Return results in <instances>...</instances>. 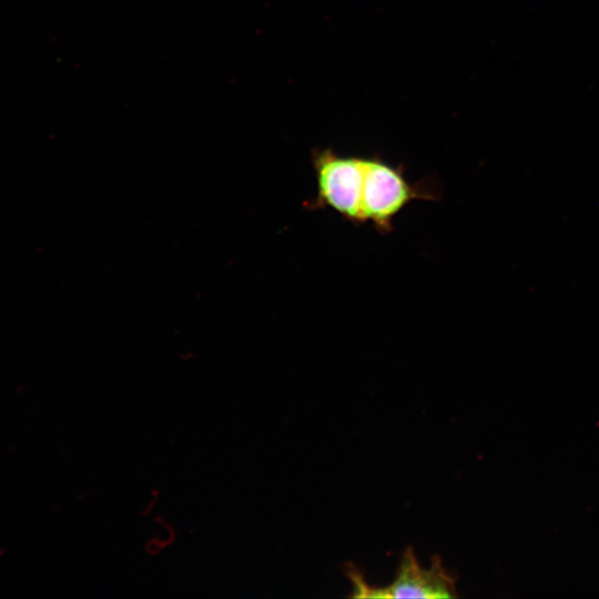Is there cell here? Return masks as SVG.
Here are the masks:
<instances>
[{"mask_svg": "<svg viewBox=\"0 0 599 599\" xmlns=\"http://www.w3.org/2000/svg\"><path fill=\"white\" fill-rule=\"evenodd\" d=\"M436 182L412 183L403 165L395 166L379 156L364 158L361 195L363 225L370 224L380 234L393 231V220L413 201H437Z\"/></svg>", "mask_w": 599, "mask_h": 599, "instance_id": "6da1fadb", "label": "cell"}, {"mask_svg": "<svg viewBox=\"0 0 599 599\" xmlns=\"http://www.w3.org/2000/svg\"><path fill=\"white\" fill-rule=\"evenodd\" d=\"M315 197L305 202L309 210H331L355 226H363L361 195L364 156L341 155L332 149L314 150Z\"/></svg>", "mask_w": 599, "mask_h": 599, "instance_id": "7a4b0ae2", "label": "cell"}, {"mask_svg": "<svg viewBox=\"0 0 599 599\" xmlns=\"http://www.w3.org/2000/svg\"><path fill=\"white\" fill-rule=\"evenodd\" d=\"M347 575L356 598H454L457 597L456 578L443 565L439 556L432 558L429 568H423L412 547L403 552L395 580L386 587L367 585L362 575L349 566Z\"/></svg>", "mask_w": 599, "mask_h": 599, "instance_id": "3957f363", "label": "cell"}]
</instances>
